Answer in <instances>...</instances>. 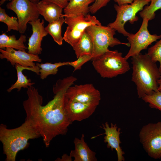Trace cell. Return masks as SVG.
I'll return each mask as SVG.
<instances>
[{"label": "cell", "instance_id": "1", "mask_svg": "<svg viewBox=\"0 0 161 161\" xmlns=\"http://www.w3.org/2000/svg\"><path fill=\"white\" fill-rule=\"evenodd\" d=\"M77 79L70 76L59 79L53 86V99L43 106V98L38 90L32 86L27 88V98L23 106L28 121L43 138L45 147H49L56 136L66 134L72 123L65 110V94Z\"/></svg>", "mask_w": 161, "mask_h": 161}, {"label": "cell", "instance_id": "2", "mask_svg": "<svg viewBox=\"0 0 161 161\" xmlns=\"http://www.w3.org/2000/svg\"><path fill=\"white\" fill-rule=\"evenodd\" d=\"M131 80L136 86L139 98L158 90V80L161 75L156 63L150 56L141 53L131 57Z\"/></svg>", "mask_w": 161, "mask_h": 161}, {"label": "cell", "instance_id": "3", "mask_svg": "<svg viewBox=\"0 0 161 161\" xmlns=\"http://www.w3.org/2000/svg\"><path fill=\"white\" fill-rule=\"evenodd\" d=\"M41 136L35 129L25 120L16 128L8 129L6 125H0V140L3 145L6 161H15L18 152L28 146V140L37 138Z\"/></svg>", "mask_w": 161, "mask_h": 161}, {"label": "cell", "instance_id": "4", "mask_svg": "<svg viewBox=\"0 0 161 161\" xmlns=\"http://www.w3.org/2000/svg\"><path fill=\"white\" fill-rule=\"evenodd\" d=\"M92 60L95 69L103 78H112L130 69L127 59L117 50H109Z\"/></svg>", "mask_w": 161, "mask_h": 161}, {"label": "cell", "instance_id": "5", "mask_svg": "<svg viewBox=\"0 0 161 161\" xmlns=\"http://www.w3.org/2000/svg\"><path fill=\"white\" fill-rule=\"evenodd\" d=\"M85 30L90 35L93 42L92 59L109 51V47H112L120 44L130 47L129 43L121 42L114 38L115 30L108 26L92 25L88 27Z\"/></svg>", "mask_w": 161, "mask_h": 161}, {"label": "cell", "instance_id": "6", "mask_svg": "<svg viewBox=\"0 0 161 161\" xmlns=\"http://www.w3.org/2000/svg\"><path fill=\"white\" fill-rule=\"evenodd\" d=\"M151 0H134L130 4L119 5L115 4L114 7L117 13L116 19L114 21L109 23L107 26L127 37L130 33L124 29L125 24L128 21L131 24L137 21L139 18L136 16L137 13L142 10L145 6L148 5Z\"/></svg>", "mask_w": 161, "mask_h": 161}, {"label": "cell", "instance_id": "7", "mask_svg": "<svg viewBox=\"0 0 161 161\" xmlns=\"http://www.w3.org/2000/svg\"><path fill=\"white\" fill-rule=\"evenodd\" d=\"M64 22L67 25L63 40L73 47L79 41L88 27L101 25L95 16L89 13L86 16H78L64 17Z\"/></svg>", "mask_w": 161, "mask_h": 161}, {"label": "cell", "instance_id": "8", "mask_svg": "<svg viewBox=\"0 0 161 161\" xmlns=\"http://www.w3.org/2000/svg\"><path fill=\"white\" fill-rule=\"evenodd\" d=\"M140 142L151 157L161 158V121L143 126L139 133Z\"/></svg>", "mask_w": 161, "mask_h": 161}, {"label": "cell", "instance_id": "9", "mask_svg": "<svg viewBox=\"0 0 161 161\" xmlns=\"http://www.w3.org/2000/svg\"><path fill=\"white\" fill-rule=\"evenodd\" d=\"M6 7L16 14L19 26V31L21 34L24 33L29 22L39 18L40 14L36 4L29 0H12L7 3Z\"/></svg>", "mask_w": 161, "mask_h": 161}, {"label": "cell", "instance_id": "10", "mask_svg": "<svg viewBox=\"0 0 161 161\" xmlns=\"http://www.w3.org/2000/svg\"><path fill=\"white\" fill-rule=\"evenodd\" d=\"M149 21L146 18L143 19L142 24L138 31L135 34L130 33L127 36L130 48L125 56L127 59L140 54L142 50L147 49L152 43L161 38V35H151L148 29Z\"/></svg>", "mask_w": 161, "mask_h": 161}, {"label": "cell", "instance_id": "11", "mask_svg": "<svg viewBox=\"0 0 161 161\" xmlns=\"http://www.w3.org/2000/svg\"><path fill=\"white\" fill-rule=\"evenodd\" d=\"M65 96L72 100L97 106L101 99L99 91L92 84L70 86L67 89Z\"/></svg>", "mask_w": 161, "mask_h": 161}, {"label": "cell", "instance_id": "12", "mask_svg": "<svg viewBox=\"0 0 161 161\" xmlns=\"http://www.w3.org/2000/svg\"><path fill=\"white\" fill-rule=\"evenodd\" d=\"M0 58L6 59L13 66L16 64L26 67L35 66L34 62H41L42 59L38 55H35L27 52L25 50H16L7 47L5 50L0 49Z\"/></svg>", "mask_w": 161, "mask_h": 161}, {"label": "cell", "instance_id": "13", "mask_svg": "<svg viewBox=\"0 0 161 161\" xmlns=\"http://www.w3.org/2000/svg\"><path fill=\"white\" fill-rule=\"evenodd\" d=\"M97 106L70 100L66 97L64 108L67 116L72 123L75 121H81L90 116Z\"/></svg>", "mask_w": 161, "mask_h": 161}, {"label": "cell", "instance_id": "14", "mask_svg": "<svg viewBox=\"0 0 161 161\" xmlns=\"http://www.w3.org/2000/svg\"><path fill=\"white\" fill-rule=\"evenodd\" d=\"M100 127L105 131L104 134L105 136L104 137V142L107 143V147L111 148L113 151L115 149L116 151L118 161H124L125 158L123 155L125 154L120 146L121 142L120 140V136L121 133V129L118 128L116 124L111 123L110 126L108 122L104 124H102Z\"/></svg>", "mask_w": 161, "mask_h": 161}, {"label": "cell", "instance_id": "15", "mask_svg": "<svg viewBox=\"0 0 161 161\" xmlns=\"http://www.w3.org/2000/svg\"><path fill=\"white\" fill-rule=\"evenodd\" d=\"M44 20H38L28 22L32 27V34L28 40V52L30 54L38 55L42 53V49L41 43L43 38L48 33L44 27Z\"/></svg>", "mask_w": 161, "mask_h": 161}, {"label": "cell", "instance_id": "16", "mask_svg": "<svg viewBox=\"0 0 161 161\" xmlns=\"http://www.w3.org/2000/svg\"><path fill=\"white\" fill-rule=\"evenodd\" d=\"M75 149L71 151L70 156L74 161H96V153L90 149L84 140V135L80 139L75 137L74 140Z\"/></svg>", "mask_w": 161, "mask_h": 161}, {"label": "cell", "instance_id": "17", "mask_svg": "<svg viewBox=\"0 0 161 161\" xmlns=\"http://www.w3.org/2000/svg\"><path fill=\"white\" fill-rule=\"evenodd\" d=\"M36 5L40 15L49 23L57 20L63 15V8L54 3L41 0Z\"/></svg>", "mask_w": 161, "mask_h": 161}, {"label": "cell", "instance_id": "18", "mask_svg": "<svg viewBox=\"0 0 161 161\" xmlns=\"http://www.w3.org/2000/svg\"><path fill=\"white\" fill-rule=\"evenodd\" d=\"M95 0H69L64 9V14L61 17L78 16H86L89 12V5Z\"/></svg>", "mask_w": 161, "mask_h": 161}, {"label": "cell", "instance_id": "19", "mask_svg": "<svg viewBox=\"0 0 161 161\" xmlns=\"http://www.w3.org/2000/svg\"><path fill=\"white\" fill-rule=\"evenodd\" d=\"M15 66L17 72V79L16 82L7 90V91L8 92H10L15 89H17L18 90V91H19L22 88H27L35 84L34 82H31V79H28L27 76L23 74L22 72L23 70L27 69L30 70L39 75L40 68L36 65L31 67H24L18 64H16Z\"/></svg>", "mask_w": 161, "mask_h": 161}, {"label": "cell", "instance_id": "20", "mask_svg": "<svg viewBox=\"0 0 161 161\" xmlns=\"http://www.w3.org/2000/svg\"><path fill=\"white\" fill-rule=\"evenodd\" d=\"M26 41V36L21 34L18 39L15 36L7 35L6 32H3L0 35V49H4L6 48H11L18 50H25L28 47L24 44Z\"/></svg>", "mask_w": 161, "mask_h": 161}, {"label": "cell", "instance_id": "21", "mask_svg": "<svg viewBox=\"0 0 161 161\" xmlns=\"http://www.w3.org/2000/svg\"><path fill=\"white\" fill-rule=\"evenodd\" d=\"M72 47L77 58L84 55L92 56L93 43L90 35L85 30L77 43Z\"/></svg>", "mask_w": 161, "mask_h": 161}, {"label": "cell", "instance_id": "22", "mask_svg": "<svg viewBox=\"0 0 161 161\" xmlns=\"http://www.w3.org/2000/svg\"><path fill=\"white\" fill-rule=\"evenodd\" d=\"M64 22V18L61 17L59 19L53 22L49 23L45 27V30L53 38L54 40L58 44L61 45L63 40L62 36L61 28Z\"/></svg>", "mask_w": 161, "mask_h": 161}, {"label": "cell", "instance_id": "23", "mask_svg": "<svg viewBox=\"0 0 161 161\" xmlns=\"http://www.w3.org/2000/svg\"><path fill=\"white\" fill-rule=\"evenodd\" d=\"M69 61L59 62L54 64L46 63L36 64L40 68L39 75L40 78L44 79L49 75L56 74L58 71V68L64 65H68Z\"/></svg>", "mask_w": 161, "mask_h": 161}, {"label": "cell", "instance_id": "24", "mask_svg": "<svg viewBox=\"0 0 161 161\" xmlns=\"http://www.w3.org/2000/svg\"><path fill=\"white\" fill-rule=\"evenodd\" d=\"M149 5L145 6L143 9L139 12L143 19L146 18L149 21L153 19L155 16V12L161 9V0H151Z\"/></svg>", "mask_w": 161, "mask_h": 161}, {"label": "cell", "instance_id": "25", "mask_svg": "<svg viewBox=\"0 0 161 161\" xmlns=\"http://www.w3.org/2000/svg\"><path fill=\"white\" fill-rule=\"evenodd\" d=\"M18 18L10 17L6 13L4 9L0 7V21L5 24L7 26V31L11 30L19 31V26Z\"/></svg>", "mask_w": 161, "mask_h": 161}, {"label": "cell", "instance_id": "26", "mask_svg": "<svg viewBox=\"0 0 161 161\" xmlns=\"http://www.w3.org/2000/svg\"><path fill=\"white\" fill-rule=\"evenodd\" d=\"M142 99L145 103H148L150 108L157 109L161 112V89L146 95Z\"/></svg>", "mask_w": 161, "mask_h": 161}, {"label": "cell", "instance_id": "27", "mask_svg": "<svg viewBox=\"0 0 161 161\" xmlns=\"http://www.w3.org/2000/svg\"><path fill=\"white\" fill-rule=\"evenodd\" d=\"M147 54L154 62L159 63V69L161 73V38L154 45L148 49Z\"/></svg>", "mask_w": 161, "mask_h": 161}, {"label": "cell", "instance_id": "28", "mask_svg": "<svg viewBox=\"0 0 161 161\" xmlns=\"http://www.w3.org/2000/svg\"><path fill=\"white\" fill-rule=\"evenodd\" d=\"M78 59L74 61L69 62L68 66H71L74 68L75 71L76 70L80 69L82 66L85 63L92 60V57L89 55H84L81 56L77 58Z\"/></svg>", "mask_w": 161, "mask_h": 161}, {"label": "cell", "instance_id": "29", "mask_svg": "<svg viewBox=\"0 0 161 161\" xmlns=\"http://www.w3.org/2000/svg\"><path fill=\"white\" fill-rule=\"evenodd\" d=\"M110 0H95L89 6V12L92 14L97 12L101 8L106 6Z\"/></svg>", "mask_w": 161, "mask_h": 161}, {"label": "cell", "instance_id": "30", "mask_svg": "<svg viewBox=\"0 0 161 161\" xmlns=\"http://www.w3.org/2000/svg\"><path fill=\"white\" fill-rule=\"evenodd\" d=\"M54 3L63 9L66 7L68 4L69 0H43Z\"/></svg>", "mask_w": 161, "mask_h": 161}, {"label": "cell", "instance_id": "31", "mask_svg": "<svg viewBox=\"0 0 161 161\" xmlns=\"http://www.w3.org/2000/svg\"><path fill=\"white\" fill-rule=\"evenodd\" d=\"M117 3L119 5H121L126 4H131L133 1L134 0H113Z\"/></svg>", "mask_w": 161, "mask_h": 161}, {"label": "cell", "instance_id": "32", "mask_svg": "<svg viewBox=\"0 0 161 161\" xmlns=\"http://www.w3.org/2000/svg\"><path fill=\"white\" fill-rule=\"evenodd\" d=\"M60 161H72V157L70 155L68 156L67 155L65 154L63 155L61 159H60Z\"/></svg>", "mask_w": 161, "mask_h": 161}, {"label": "cell", "instance_id": "33", "mask_svg": "<svg viewBox=\"0 0 161 161\" xmlns=\"http://www.w3.org/2000/svg\"><path fill=\"white\" fill-rule=\"evenodd\" d=\"M158 90H160L161 89V75L159 79L158 80Z\"/></svg>", "mask_w": 161, "mask_h": 161}, {"label": "cell", "instance_id": "34", "mask_svg": "<svg viewBox=\"0 0 161 161\" xmlns=\"http://www.w3.org/2000/svg\"><path fill=\"white\" fill-rule=\"evenodd\" d=\"M11 0H0V5L3 4L6 1H10Z\"/></svg>", "mask_w": 161, "mask_h": 161}, {"label": "cell", "instance_id": "35", "mask_svg": "<svg viewBox=\"0 0 161 161\" xmlns=\"http://www.w3.org/2000/svg\"><path fill=\"white\" fill-rule=\"evenodd\" d=\"M29 0L33 3H35L36 4H37L40 1V0Z\"/></svg>", "mask_w": 161, "mask_h": 161}]
</instances>
